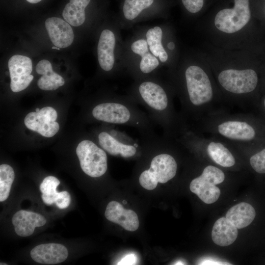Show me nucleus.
Here are the masks:
<instances>
[{
    "label": "nucleus",
    "mask_w": 265,
    "mask_h": 265,
    "mask_svg": "<svg viewBox=\"0 0 265 265\" xmlns=\"http://www.w3.org/2000/svg\"><path fill=\"white\" fill-rule=\"evenodd\" d=\"M12 221L16 233L21 237L31 235L36 227L43 226L46 223V219L43 215L25 210L16 212Z\"/></svg>",
    "instance_id": "14"
},
{
    "label": "nucleus",
    "mask_w": 265,
    "mask_h": 265,
    "mask_svg": "<svg viewBox=\"0 0 265 265\" xmlns=\"http://www.w3.org/2000/svg\"><path fill=\"white\" fill-rule=\"evenodd\" d=\"M168 48L170 50H173L175 48V44L173 42H170L168 44Z\"/></svg>",
    "instance_id": "31"
},
{
    "label": "nucleus",
    "mask_w": 265,
    "mask_h": 265,
    "mask_svg": "<svg viewBox=\"0 0 265 265\" xmlns=\"http://www.w3.org/2000/svg\"><path fill=\"white\" fill-rule=\"evenodd\" d=\"M136 94L131 99L143 106L154 124L163 130V136L174 138L181 130L184 120L176 112L171 98L161 85L152 80L139 84Z\"/></svg>",
    "instance_id": "1"
},
{
    "label": "nucleus",
    "mask_w": 265,
    "mask_h": 265,
    "mask_svg": "<svg viewBox=\"0 0 265 265\" xmlns=\"http://www.w3.org/2000/svg\"><path fill=\"white\" fill-rule=\"evenodd\" d=\"M162 31L159 26H155L148 30L146 33L147 41L152 53L159 57L162 62L168 59V55L161 44Z\"/></svg>",
    "instance_id": "22"
},
{
    "label": "nucleus",
    "mask_w": 265,
    "mask_h": 265,
    "mask_svg": "<svg viewBox=\"0 0 265 265\" xmlns=\"http://www.w3.org/2000/svg\"><path fill=\"white\" fill-rule=\"evenodd\" d=\"M220 116L211 120L208 127L216 136L236 145H243L255 138V129L243 116Z\"/></svg>",
    "instance_id": "3"
},
{
    "label": "nucleus",
    "mask_w": 265,
    "mask_h": 265,
    "mask_svg": "<svg viewBox=\"0 0 265 265\" xmlns=\"http://www.w3.org/2000/svg\"><path fill=\"white\" fill-rule=\"evenodd\" d=\"M123 203L124 204H126L127 203V202L125 200L123 201Z\"/></svg>",
    "instance_id": "36"
},
{
    "label": "nucleus",
    "mask_w": 265,
    "mask_h": 265,
    "mask_svg": "<svg viewBox=\"0 0 265 265\" xmlns=\"http://www.w3.org/2000/svg\"><path fill=\"white\" fill-rule=\"evenodd\" d=\"M186 9L190 13L200 11L204 5V0H182Z\"/></svg>",
    "instance_id": "28"
},
{
    "label": "nucleus",
    "mask_w": 265,
    "mask_h": 265,
    "mask_svg": "<svg viewBox=\"0 0 265 265\" xmlns=\"http://www.w3.org/2000/svg\"><path fill=\"white\" fill-rule=\"evenodd\" d=\"M115 45V37L113 32L109 29L103 30L99 38L97 53L99 64L104 71H109L113 68Z\"/></svg>",
    "instance_id": "15"
},
{
    "label": "nucleus",
    "mask_w": 265,
    "mask_h": 265,
    "mask_svg": "<svg viewBox=\"0 0 265 265\" xmlns=\"http://www.w3.org/2000/svg\"><path fill=\"white\" fill-rule=\"evenodd\" d=\"M26 0L31 3H36L40 2L42 0Z\"/></svg>",
    "instance_id": "32"
},
{
    "label": "nucleus",
    "mask_w": 265,
    "mask_h": 265,
    "mask_svg": "<svg viewBox=\"0 0 265 265\" xmlns=\"http://www.w3.org/2000/svg\"><path fill=\"white\" fill-rule=\"evenodd\" d=\"M45 27L55 47L65 48L73 43L74 32L70 25L66 21L57 17L49 18L45 21Z\"/></svg>",
    "instance_id": "11"
},
{
    "label": "nucleus",
    "mask_w": 265,
    "mask_h": 265,
    "mask_svg": "<svg viewBox=\"0 0 265 265\" xmlns=\"http://www.w3.org/2000/svg\"><path fill=\"white\" fill-rule=\"evenodd\" d=\"M263 106H264V107L265 108V99L264 100Z\"/></svg>",
    "instance_id": "34"
},
{
    "label": "nucleus",
    "mask_w": 265,
    "mask_h": 265,
    "mask_svg": "<svg viewBox=\"0 0 265 265\" xmlns=\"http://www.w3.org/2000/svg\"><path fill=\"white\" fill-rule=\"evenodd\" d=\"M131 48L133 52L141 56L139 68L142 73L149 74L159 66L158 59L149 51L147 40L139 39L132 44Z\"/></svg>",
    "instance_id": "20"
},
{
    "label": "nucleus",
    "mask_w": 265,
    "mask_h": 265,
    "mask_svg": "<svg viewBox=\"0 0 265 265\" xmlns=\"http://www.w3.org/2000/svg\"><path fill=\"white\" fill-rule=\"evenodd\" d=\"M200 176L206 181L214 185L222 183L225 179L223 171L212 165L205 167Z\"/></svg>",
    "instance_id": "26"
},
{
    "label": "nucleus",
    "mask_w": 265,
    "mask_h": 265,
    "mask_svg": "<svg viewBox=\"0 0 265 265\" xmlns=\"http://www.w3.org/2000/svg\"><path fill=\"white\" fill-rule=\"evenodd\" d=\"M153 2L154 0H125L123 8L124 15L128 20H133Z\"/></svg>",
    "instance_id": "25"
},
{
    "label": "nucleus",
    "mask_w": 265,
    "mask_h": 265,
    "mask_svg": "<svg viewBox=\"0 0 265 265\" xmlns=\"http://www.w3.org/2000/svg\"><path fill=\"white\" fill-rule=\"evenodd\" d=\"M68 252L64 245L55 243L42 244L30 251L31 258L36 262L44 265H55L64 262Z\"/></svg>",
    "instance_id": "12"
},
{
    "label": "nucleus",
    "mask_w": 265,
    "mask_h": 265,
    "mask_svg": "<svg viewBox=\"0 0 265 265\" xmlns=\"http://www.w3.org/2000/svg\"><path fill=\"white\" fill-rule=\"evenodd\" d=\"M249 162L251 166L256 172L265 173V148L252 156Z\"/></svg>",
    "instance_id": "27"
},
{
    "label": "nucleus",
    "mask_w": 265,
    "mask_h": 265,
    "mask_svg": "<svg viewBox=\"0 0 265 265\" xmlns=\"http://www.w3.org/2000/svg\"><path fill=\"white\" fill-rule=\"evenodd\" d=\"M0 265H7L6 264H2V263H0Z\"/></svg>",
    "instance_id": "37"
},
{
    "label": "nucleus",
    "mask_w": 265,
    "mask_h": 265,
    "mask_svg": "<svg viewBox=\"0 0 265 265\" xmlns=\"http://www.w3.org/2000/svg\"><path fill=\"white\" fill-rule=\"evenodd\" d=\"M185 78L186 95L182 100L180 114L186 123L197 121L213 105L212 83L204 70L196 65L187 68Z\"/></svg>",
    "instance_id": "2"
},
{
    "label": "nucleus",
    "mask_w": 265,
    "mask_h": 265,
    "mask_svg": "<svg viewBox=\"0 0 265 265\" xmlns=\"http://www.w3.org/2000/svg\"><path fill=\"white\" fill-rule=\"evenodd\" d=\"M60 184V181L56 177L49 176L46 177L40 186V189L43 202L47 205H51L55 203L58 192L57 187Z\"/></svg>",
    "instance_id": "23"
},
{
    "label": "nucleus",
    "mask_w": 265,
    "mask_h": 265,
    "mask_svg": "<svg viewBox=\"0 0 265 265\" xmlns=\"http://www.w3.org/2000/svg\"><path fill=\"white\" fill-rule=\"evenodd\" d=\"M251 17L249 0H234L232 8L220 10L214 18V25L221 31L233 33L240 30Z\"/></svg>",
    "instance_id": "6"
},
{
    "label": "nucleus",
    "mask_w": 265,
    "mask_h": 265,
    "mask_svg": "<svg viewBox=\"0 0 265 265\" xmlns=\"http://www.w3.org/2000/svg\"><path fill=\"white\" fill-rule=\"evenodd\" d=\"M137 261L136 257L133 254H131L125 256L117 265H135Z\"/></svg>",
    "instance_id": "30"
},
{
    "label": "nucleus",
    "mask_w": 265,
    "mask_h": 265,
    "mask_svg": "<svg viewBox=\"0 0 265 265\" xmlns=\"http://www.w3.org/2000/svg\"><path fill=\"white\" fill-rule=\"evenodd\" d=\"M97 138L100 147L112 156L129 159L142 153L141 141L115 128L100 132Z\"/></svg>",
    "instance_id": "4"
},
{
    "label": "nucleus",
    "mask_w": 265,
    "mask_h": 265,
    "mask_svg": "<svg viewBox=\"0 0 265 265\" xmlns=\"http://www.w3.org/2000/svg\"><path fill=\"white\" fill-rule=\"evenodd\" d=\"M255 215V210L250 204L241 202L231 207L227 211L226 217L237 229H242L250 224Z\"/></svg>",
    "instance_id": "18"
},
{
    "label": "nucleus",
    "mask_w": 265,
    "mask_h": 265,
    "mask_svg": "<svg viewBox=\"0 0 265 265\" xmlns=\"http://www.w3.org/2000/svg\"><path fill=\"white\" fill-rule=\"evenodd\" d=\"M189 188L192 192L208 204L216 202L220 195V190L216 185L211 184L200 176L191 181Z\"/></svg>",
    "instance_id": "19"
},
{
    "label": "nucleus",
    "mask_w": 265,
    "mask_h": 265,
    "mask_svg": "<svg viewBox=\"0 0 265 265\" xmlns=\"http://www.w3.org/2000/svg\"><path fill=\"white\" fill-rule=\"evenodd\" d=\"M105 216L108 220L119 224L129 231H134L139 227L136 213L131 210H125L121 204L115 201L107 204Z\"/></svg>",
    "instance_id": "13"
},
{
    "label": "nucleus",
    "mask_w": 265,
    "mask_h": 265,
    "mask_svg": "<svg viewBox=\"0 0 265 265\" xmlns=\"http://www.w3.org/2000/svg\"><path fill=\"white\" fill-rule=\"evenodd\" d=\"M52 48L53 49H56V50H60V48H58L57 47H52Z\"/></svg>",
    "instance_id": "33"
},
{
    "label": "nucleus",
    "mask_w": 265,
    "mask_h": 265,
    "mask_svg": "<svg viewBox=\"0 0 265 265\" xmlns=\"http://www.w3.org/2000/svg\"><path fill=\"white\" fill-rule=\"evenodd\" d=\"M220 85L227 91L234 94L241 95L253 91L258 84V78L253 69L222 71L218 75Z\"/></svg>",
    "instance_id": "7"
},
{
    "label": "nucleus",
    "mask_w": 265,
    "mask_h": 265,
    "mask_svg": "<svg viewBox=\"0 0 265 265\" xmlns=\"http://www.w3.org/2000/svg\"><path fill=\"white\" fill-rule=\"evenodd\" d=\"M90 0H70L62 12L65 21L70 25L78 26L85 20V9Z\"/></svg>",
    "instance_id": "21"
},
{
    "label": "nucleus",
    "mask_w": 265,
    "mask_h": 265,
    "mask_svg": "<svg viewBox=\"0 0 265 265\" xmlns=\"http://www.w3.org/2000/svg\"><path fill=\"white\" fill-rule=\"evenodd\" d=\"M238 235L237 228L226 217H221L214 223L212 238L216 244L227 246L233 243Z\"/></svg>",
    "instance_id": "17"
},
{
    "label": "nucleus",
    "mask_w": 265,
    "mask_h": 265,
    "mask_svg": "<svg viewBox=\"0 0 265 265\" xmlns=\"http://www.w3.org/2000/svg\"><path fill=\"white\" fill-rule=\"evenodd\" d=\"M71 196L66 191L58 192L57 199L55 202L56 206L60 209L67 208L70 205Z\"/></svg>",
    "instance_id": "29"
},
{
    "label": "nucleus",
    "mask_w": 265,
    "mask_h": 265,
    "mask_svg": "<svg viewBox=\"0 0 265 265\" xmlns=\"http://www.w3.org/2000/svg\"><path fill=\"white\" fill-rule=\"evenodd\" d=\"M40 110V109L39 108H36L35 111L38 112Z\"/></svg>",
    "instance_id": "35"
},
{
    "label": "nucleus",
    "mask_w": 265,
    "mask_h": 265,
    "mask_svg": "<svg viewBox=\"0 0 265 265\" xmlns=\"http://www.w3.org/2000/svg\"><path fill=\"white\" fill-rule=\"evenodd\" d=\"M182 130L193 140L204 146L208 156L216 164L225 168L231 167L236 163L235 157L227 147L230 143L220 138H203L187 126Z\"/></svg>",
    "instance_id": "8"
},
{
    "label": "nucleus",
    "mask_w": 265,
    "mask_h": 265,
    "mask_svg": "<svg viewBox=\"0 0 265 265\" xmlns=\"http://www.w3.org/2000/svg\"><path fill=\"white\" fill-rule=\"evenodd\" d=\"M8 66L12 91L18 92L25 89L33 79L31 60L26 56L14 55L9 59Z\"/></svg>",
    "instance_id": "10"
},
{
    "label": "nucleus",
    "mask_w": 265,
    "mask_h": 265,
    "mask_svg": "<svg viewBox=\"0 0 265 265\" xmlns=\"http://www.w3.org/2000/svg\"><path fill=\"white\" fill-rule=\"evenodd\" d=\"M81 169L87 175L97 178L107 169V158L104 150L89 139L81 141L76 148Z\"/></svg>",
    "instance_id": "5"
},
{
    "label": "nucleus",
    "mask_w": 265,
    "mask_h": 265,
    "mask_svg": "<svg viewBox=\"0 0 265 265\" xmlns=\"http://www.w3.org/2000/svg\"><path fill=\"white\" fill-rule=\"evenodd\" d=\"M14 178V172L11 166L6 164L0 165V202L6 200L8 197Z\"/></svg>",
    "instance_id": "24"
},
{
    "label": "nucleus",
    "mask_w": 265,
    "mask_h": 265,
    "mask_svg": "<svg viewBox=\"0 0 265 265\" xmlns=\"http://www.w3.org/2000/svg\"><path fill=\"white\" fill-rule=\"evenodd\" d=\"M56 111L51 106H46L38 112H31L25 118V126L46 137L54 136L59 131V125L56 122Z\"/></svg>",
    "instance_id": "9"
},
{
    "label": "nucleus",
    "mask_w": 265,
    "mask_h": 265,
    "mask_svg": "<svg viewBox=\"0 0 265 265\" xmlns=\"http://www.w3.org/2000/svg\"><path fill=\"white\" fill-rule=\"evenodd\" d=\"M36 72L42 75L37 81L38 86L42 90H54L65 83L64 79L53 70L51 62L47 60H42L37 63Z\"/></svg>",
    "instance_id": "16"
}]
</instances>
